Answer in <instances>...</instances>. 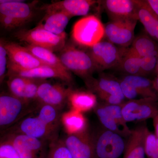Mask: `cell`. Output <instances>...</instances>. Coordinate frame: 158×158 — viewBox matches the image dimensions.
Instances as JSON below:
<instances>
[{
    "label": "cell",
    "instance_id": "cell-24",
    "mask_svg": "<svg viewBox=\"0 0 158 158\" xmlns=\"http://www.w3.org/2000/svg\"><path fill=\"white\" fill-rule=\"evenodd\" d=\"M123 79L131 84L138 97L141 96V98H152L158 99V96L153 86L152 81L146 77L128 75Z\"/></svg>",
    "mask_w": 158,
    "mask_h": 158
},
{
    "label": "cell",
    "instance_id": "cell-25",
    "mask_svg": "<svg viewBox=\"0 0 158 158\" xmlns=\"http://www.w3.org/2000/svg\"><path fill=\"white\" fill-rule=\"evenodd\" d=\"M26 47L37 59L45 65L58 69L66 74L72 75L71 73L64 67L58 56L52 51L43 48L29 44Z\"/></svg>",
    "mask_w": 158,
    "mask_h": 158
},
{
    "label": "cell",
    "instance_id": "cell-30",
    "mask_svg": "<svg viewBox=\"0 0 158 158\" xmlns=\"http://www.w3.org/2000/svg\"><path fill=\"white\" fill-rule=\"evenodd\" d=\"M96 113L100 121L106 130L118 134L122 137L123 136L120 128L104 106H98L96 107Z\"/></svg>",
    "mask_w": 158,
    "mask_h": 158
},
{
    "label": "cell",
    "instance_id": "cell-20",
    "mask_svg": "<svg viewBox=\"0 0 158 158\" xmlns=\"http://www.w3.org/2000/svg\"><path fill=\"white\" fill-rule=\"evenodd\" d=\"M137 16L148 36L158 44V18L146 1H138Z\"/></svg>",
    "mask_w": 158,
    "mask_h": 158
},
{
    "label": "cell",
    "instance_id": "cell-15",
    "mask_svg": "<svg viewBox=\"0 0 158 158\" xmlns=\"http://www.w3.org/2000/svg\"><path fill=\"white\" fill-rule=\"evenodd\" d=\"M97 1L93 0H63L51 3L43 6L42 9L46 13L60 11L71 17L74 16H85Z\"/></svg>",
    "mask_w": 158,
    "mask_h": 158
},
{
    "label": "cell",
    "instance_id": "cell-38",
    "mask_svg": "<svg viewBox=\"0 0 158 158\" xmlns=\"http://www.w3.org/2000/svg\"><path fill=\"white\" fill-rule=\"evenodd\" d=\"M0 24L5 29H13L23 25L22 23L12 18L0 15Z\"/></svg>",
    "mask_w": 158,
    "mask_h": 158
},
{
    "label": "cell",
    "instance_id": "cell-41",
    "mask_svg": "<svg viewBox=\"0 0 158 158\" xmlns=\"http://www.w3.org/2000/svg\"><path fill=\"white\" fill-rule=\"evenodd\" d=\"M152 81L154 89L158 96V76H157L155 79Z\"/></svg>",
    "mask_w": 158,
    "mask_h": 158
},
{
    "label": "cell",
    "instance_id": "cell-40",
    "mask_svg": "<svg viewBox=\"0 0 158 158\" xmlns=\"http://www.w3.org/2000/svg\"><path fill=\"white\" fill-rule=\"evenodd\" d=\"M153 126L154 127L155 134L158 138V113L156 116L153 118Z\"/></svg>",
    "mask_w": 158,
    "mask_h": 158
},
{
    "label": "cell",
    "instance_id": "cell-18",
    "mask_svg": "<svg viewBox=\"0 0 158 158\" xmlns=\"http://www.w3.org/2000/svg\"><path fill=\"white\" fill-rule=\"evenodd\" d=\"M31 6L22 0H11L0 5V15L12 18L24 24L33 16L34 11Z\"/></svg>",
    "mask_w": 158,
    "mask_h": 158
},
{
    "label": "cell",
    "instance_id": "cell-22",
    "mask_svg": "<svg viewBox=\"0 0 158 158\" xmlns=\"http://www.w3.org/2000/svg\"><path fill=\"white\" fill-rule=\"evenodd\" d=\"M68 101L72 110L82 113L92 110L97 104L96 95L89 91L71 90Z\"/></svg>",
    "mask_w": 158,
    "mask_h": 158
},
{
    "label": "cell",
    "instance_id": "cell-17",
    "mask_svg": "<svg viewBox=\"0 0 158 158\" xmlns=\"http://www.w3.org/2000/svg\"><path fill=\"white\" fill-rule=\"evenodd\" d=\"M102 3L112 20L125 18L138 20V0H106Z\"/></svg>",
    "mask_w": 158,
    "mask_h": 158
},
{
    "label": "cell",
    "instance_id": "cell-42",
    "mask_svg": "<svg viewBox=\"0 0 158 158\" xmlns=\"http://www.w3.org/2000/svg\"><path fill=\"white\" fill-rule=\"evenodd\" d=\"M156 75L157 76H158V57L157 59V62L156 66L155 72Z\"/></svg>",
    "mask_w": 158,
    "mask_h": 158
},
{
    "label": "cell",
    "instance_id": "cell-2",
    "mask_svg": "<svg viewBox=\"0 0 158 158\" xmlns=\"http://www.w3.org/2000/svg\"><path fill=\"white\" fill-rule=\"evenodd\" d=\"M58 57L67 70L86 79L97 70L89 53L73 46L66 44Z\"/></svg>",
    "mask_w": 158,
    "mask_h": 158
},
{
    "label": "cell",
    "instance_id": "cell-27",
    "mask_svg": "<svg viewBox=\"0 0 158 158\" xmlns=\"http://www.w3.org/2000/svg\"><path fill=\"white\" fill-rule=\"evenodd\" d=\"M141 59L130 48H126L118 67L128 75L140 76Z\"/></svg>",
    "mask_w": 158,
    "mask_h": 158
},
{
    "label": "cell",
    "instance_id": "cell-26",
    "mask_svg": "<svg viewBox=\"0 0 158 158\" xmlns=\"http://www.w3.org/2000/svg\"><path fill=\"white\" fill-rule=\"evenodd\" d=\"M130 48L141 58L158 55V44L147 34L135 37Z\"/></svg>",
    "mask_w": 158,
    "mask_h": 158
},
{
    "label": "cell",
    "instance_id": "cell-35",
    "mask_svg": "<svg viewBox=\"0 0 158 158\" xmlns=\"http://www.w3.org/2000/svg\"><path fill=\"white\" fill-rule=\"evenodd\" d=\"M45 80L27 78L24 90V100L29 101L36 99L40 85Z\"/></svg>",
    "mask_w": 158,
    "mask_h": 158
},
{
    "label": "cell",
    "instance_id": "cell-14",
    "mask_svg": "<svg viewBox=\"0 0 158 158\" xmlns=\"http://www.w3.org/2000/svg\"><path fill=\"white\" fill-rule=\"evenodd\" d=\"M7 132L19 133L41 140L52 139L55 134L37 116L20 119Z\"/></svg>",
    "mask_w": 158,
    "mask_h": 158
},
{
    "label": "cell",
    "instance_id": "cell-34",
    "mask_svg": "<svg viewBox=\"0 0 158 158\" xmlns=\"http://www.w3.org/2000/svg\"><path fill=\"white\" fill-rule=\"evenodd\" d=\"M158 57V55H152L141 58L140 76L146 77L155 72Z\"/></svg>",
    "mask_w": 158,
    "mask_h": 158
},
{
    "label": "cell",
    "instance_id": "cell-5",
    "mask_svg": "<svg viewBox=\"0 0 158 158\" xmlns=\"http://www.w3.org/2000/svg\"><path fill=\"white\" fill-rule=\"evenodd\" d=\"M138 20L134 18L112 20L105 27V36L108 41L120 48L131 46L135 38Z\"/></svg>",
    "mask_w": 158,
    "mask_h": 158
},
{
    "label": "cell",
    "instance_id": "cell-10",
    "mask_svg": "<svg viewBox=\"0 0 158 158\" xmlns=\"http://www.w3.org/2000/svg\"><path fill=\"white\" fill-rule=\"evenodd\" d=\"M126 144L122 137L106 130L95 139L97 158H119L124 152Z\"/></svg>",
    "mask_w": 158,
    "mask_h": 158
},
{
    "label": "cell",
    "instance_id": "cell-3",
    "mask_svg": "<svg viewBox=\"0 0 158 158\" xmlns=\"http://www.w3.org/2000/svg\"><path fill=\"white\" fill-rule=\"evenodd\" d=\"M15 37L20 41L49 50L60 52L66 45V34L57 35L47 31L38 25L30 30H21L16 32Z\"/></svg>",
    "mask_w": 158,
    "mask_h": 158
},
{
    "label": "cell",
    "instance_id": "cell-4",
    "mask_svg": "<svg viewBox=\"0 0 158 158\" xmlns=\"http://www.w3.org/2000/svg\"><path fill=\"white\" fill-rule=\"evenodd\" d=\"M28 102L0 92V137L23 117Z\"/></svg>",
    "mask_w": 158,
    "mask_h": 158
},
{
    "label": "cell",
    "instance_id": "cell-16",
    "mask_svg": "<svg viewBox=\"0 0 158 158\" xmlns=\"http://www.w3.org/2000/svg\"><path fill=\"white\" fill-rule=\"evenodd\" d=\"M7 73L17 75L28 78L43 79L50 78H59L67 83L73 81L72 75L66 74L58 69L48 65H44L32 69L23 70L15 68L8 64Z\"/></svg>",
    "mask_w": 158,
    "mask_h": 158
},
{
    "label": "cell",
    "instance_id": "cell-33",
    "mask_svg": "<svg viewBox=\"0 0 158 158\" xmlns=\"http://www.w3.org/2000/svg\"><path fill=\"white\" fill-rule=\"evenodd\" d=\"M144 148L148 158H158V138L148 128L144 137Z\"/></svg>",
    "mask_w": 158,
    "mask_h": 158
},
{
    "label": "cell",
    "instance_id": "cell-28",
    "mask_svg": "<svg viewBox=\"0 0 158 158\" xmlns=\"http://www.w3.org/2000/svg\"><path fill=\"white\" fill-rule=\"evenodd\" d=\"M59 109L48 105H41L37 117L56 133L59 126Z\"/></svg>",
    "mask_w": 158,
    "mask_h": 158
},
{
    "label": "cell",
    "instance_id": "cell-12",
    "mask_svg": "<svg viewBox=\"0 0 158 158\" xmlns=\"http://www.w3.org/2000/svg\"><path fill=\"white\" fill-rule=\"evenodd\" d=\"M5 46L8 55V65L23 70L46 65L37 59L26 47L13 42H6Z\"/></svg>",
    "mask_w": 158,
    "mask_h": 158
},
{
    "label": "cell",
    "instance_id": "cell-21",
    "mask_svg": "<svg viewBox=\"0 0 158 158\" xmlns=\"http://www.w3.org/2000/svg\"><path fill=\"white\" fill-rule=\"evenodd\" d=\"M71 18L62 11H52L46 13L45 17L38 25L56 35H64L66 34L65 28Z\"/></svg>",
    "mask_w": 158,
    "mask_h": 158
},
{
    "label": "cell",
    "instance_id": "cell-37",
    "mask_svg": "<svg viewBox=\"0 0 158 158\" xmlns=\"http://www.w3.org/2000/svg\"><path fill=\"white\" fill-rule=\"evenodd\" d=\"M8 57L5 46V41L0 40V87L8 72Z\"/></svg>",
    "mask_w": 158,
    "mask_h": 158
},
{
    "label": "cell",
    "instance_id": "cell-7",
    "mask_svg": "<svg viewBox=\"0 0 158 158\" xmlns=\"http://www.w3.org/2000/svg\"><path fill=\"white\" fill-rule=\"evenodd\" d=\"M86 80L87 86L92 93L96 94L108 105L123 103L125 98L122 91L119 82L107 77H101L97 79L90 77Z\"/></svg>",
    "mask_w": 158,
    "mask_h": 158
},
{
    "label": "cell",
    "instance_id": "cell-36",
    "mask_svg": "<svg viewBox=\"0 0 158 158\" xmlns=\"http://www.w3.org/2000/svg\"><path fill=\"white\" fill-rule=\"evenodd\" d=\"M0 158H20L14 146L4 137L0 138Z\"/></svg>",
    "mask_w": 158,
    "mask_h": 158
},
{
    "label": "cell",
    "instance_id": "cell-8",
    "mask_svg": "<svg viewBox=\"0 0 158 158\" xmlns=\"http://www.w3.org/2000/svg\"><path fill=\"white\" fill-rule=\"evenodd\" d=\"M122 112L127 122L153 118L158 113V99L145 98L131 100L122 104Z\"/></svg>",
    "mask_w": 158,
    "mask_h": 158
},
{
    "label": "cell",
    "instance_id": "cell-1",
    "mask_svg": "<svg viewBox=\"0 0 158 158\" xmlns=\"http://www.w3.org/2000/svg\"><path fill=\"white\" fill-rule=\"evenodd\" d=\"M72 37L79 45L90 48L102 41L105 37V27L97 16L88 15L74 24Z\"/></svg>",
    "mask_w": 158,
    "mask_h": 158
},
{
    "label": "cell",
    "instance_id": "cell-9",
    "mask_svg": "<svg viewBox=\"0 0 158 158\" xmlns=\"http://www.w3.org/2000/svg\"><path fill=\"white\" fill-rule=\"evenodd\" d=\"M1 137L11 142L20 158H46L47 152L43 140L11 132H7Z\"/></svg>",
    "mask_w": 158,
    "mask_h": 158
},
{
    "label": "cell",
    "instance_id": "cell-13",
    "mask_svg": "<svg viewBox=\"0 0 158 158\" xmlns=\"http://www.w3.org/2000/svg\"><path fill=\"white\" fill-rule=\"evenodd\" d=\"M71 90L60 84H52L44 80L40 85L36 99L41 105H50L59 110L68 101Z\"/></svg>",
    "mask_w": 158,
    "mask_h": 158
},
{
    "label": "cell",
    "instance_id": "cell-31",
    "mask_svg": "<svg viewBox=\"0 0 158 158\" xmlns=\"http://www.w3.org/2000/svg\"><path fill=\"white\" fill-rule=\"evenodd\" d=\"M105 107L107 110L116 123L120 128L123 136H129L132 130L130 129L127 125V122L125 120L122 112V104L118 105H105Z\"/></svg>",
    "mask_w": 158,
    "mask_h": 158
},
{
    "label": "cell",
    "instance_id": "cell-19",
    "mask_svg": "<svg viewBox=\"0 0 158 158\" xmlns=\"http://www.w3.org/2000/svg\"><path fill=\"white\" fill-rule=\"evenodd\" d=\"M147 128L141 126L132 130L126 144L123 158H145L144 140Z\"/></svg>",
    "mask_w": 158,
    "mask_h": 158
},
{
    "label": "cell",
    "instance_id": "cell-11",
    "mask_svg": "<svg viewBox=\"0 0 158 158\" xmlns=\"http://www.w3.org/2000/svg\"><path fill=\"white\" fill-rule=\"evenodd\" d=\"M64 142L73 158H97L95 139L88 130L77 134L69 135Z\"/></svg>",
    "mask_w": 158,
    "mask_h": 158
},
{
    "label": "cell",
    "instance_id": "cell-6",
    "mask_svg": "<svg viewBox=\"0 0 158 158\" xmlns=\"http://www.w3.org/2000/svg\"><path fill=\"white\" fill-rule=\"evenodd\" d=\"M125 49L109 41H101L90 48L88 53L97 70H104L118 66Z\"/></svg>",
    "mask_w": 158,
    "mask_h": 158
},
{
    "label": "cell",
    "instance_id": "cell-32",
    "mask_svg": "<svg viewBox=\"0 0 158 158\" xmlns=\"http://www.w3.org/2000/svg\"><path fill=\"white\" fill-rule=\"evenodd\" d=\"M46 158H73L64 141H52Z\"/></svg>",
    "mask_w": 158,
    "mask_h": 158
},
{
    "label": "cell",
    "instance_id": "cell-39",
    "mask_svg": "<svg viewBox=\"0 0 158 158\" xmlns=\"http://www.w3.org/2000/svg\"><path fill=\"white\" fill-rule=\"evenodd\" d=\"M146 2L158 18V0H146Z\"/></svg>",
    "mask_w": 158,
    "mask_h": 158
},
{
    "label": "cell",
    "instance_id": "cell-23",
    "mask_svg": "<svg viewBox=\"0 0 158 158\" xmlns=\"http://www.w3.org/2000/svg\"><path fill=\"white\" fill-rule=\"evenodd\" d=\"M61 121L68 135L82 132L87 130V120L83 113L72 110L62 114Z\"/></svg>",
    "mask_w": 158,
    "mask_h": 158
},
{
    "label": "cell",
    "instance_id": "cell-29",
    "mask_svg": "<svg viewBox=\"0 0 158 158\" xmlns=\"http://www.w3.org/2000/svg\"><path fill=\"white\" fill-rule=\"evenodd\" d=\"M7 76L8 77L7 85L9 93L15 97L26 102L24 90L27 78L13 74L7 73Z\"/></svg>",
    "mask_w": 158,
    "mask_h": 158
}]
</instances>
